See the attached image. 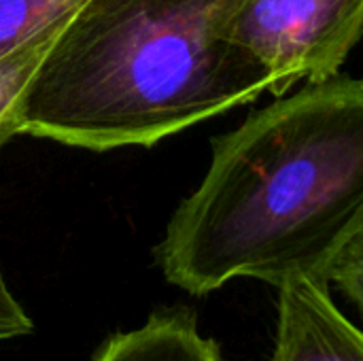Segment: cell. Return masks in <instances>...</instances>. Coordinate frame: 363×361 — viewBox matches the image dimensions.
Returning <instances> with one entry per match:
<instances>
[{"mask_svg":"<svg viewBox=\"0 0 363 361\" xmlns=\"http://www.w3.org/2000/svg\"><path fill=\"white\" fill-rule=\"evenodd\" d=\"M363 226V79H328L253 113L213 143L200 187L174 211L157 264L191 296L232 279L328 283Z\"/></svg>","mask_w":363,"mask_h":361,"instance_id":"6da1fadb","label":"cell"},{"mask_svg":"<svg viewBox=\"0 0 363 361\" xmlns=\"http://www.w3.org/2000/svg\"><path fill=\"white\" fill-rule=\"evenodd\" d=\"M228 0H83L34 74L23 132L91 151L151 147L274 94L223 36Z\"/></svg>","mask_w":363,"mask_h":361,"instance_id":"7a4b0ae2","label":"cell"},{"mask_svg":"<svg viewBox=\"0 0 363 361\" xmlns=\"http://www.w3.org/2000/svg\"><path fill=\"white\" fill-rule=\"evenodd\" d=\"M223 36L266 66L283 94L338 72L363 36V0H228Z\"/></svg>","mask_w":363,"mask_h":361,"instance_id":"3957f363","label":"cell"},{"mask_svg":"<svg viewBox=\"0 0 363 361\" xmlns=\"http://www.w3.org/2000/svg\"><path fill=\"white\" fill-rule=\"evenodd\" d=\"M272 361H363V330L332 302L330 283L294 277L279 285Z\"/></svg>","mask_w":363,"mask_h":361,"instance_id":"277c9868","label":"cell"},{"mask_svg":"<svg viewBox=\"0 0 363 361\" xmlns=\"http://www.w3.org/2000/svg\"><path fill=\"white\" fill-rule=\"evenodd\" d=\"M91 361H221L219 347L198 330L187 309L153 313L138 330L111 336Z\"/></svg>","mask_w":363,"mask_h":361,"instance_id":"5b68a950","label":"cell"},{"mask_svg":"<svg viewBox=\"0 0 363 361\" xmlns=\"http://www.w3.org/2000/svg\"><path fill=\"white\" fill-rule=\"evenodd\" d=\"M70 13L38 28L0 57V147L23 132V104L30 83Z\"/></svg>","mask_w":363,"mask_h":361,"instance_id":"8992f818","label":"cell"},{"mask_svg":"<svg viewBox=\"0 0 363 361\" xmlns=\"http://www.w3.org/2000/svg\"><path fill=\"white\" fill-rule=\"evenodd\" d=\"M83 0H0V57Z\"/></svg>","mask_w":363,"mask_h":361,"instance_id":"52a82bcc","label":"cell"},{"mask_svg":"<svg viewBox=\"0 0 363 361\" xmlns=\"http://www.w3.org/2000/svg\"><path fill=\"white\" fill-rule=\"evenodd\" d=\"M328 283L338 285V289L363 315V226L340 247V251L330 262Z\"/></svg>","mask_w":363,"mask_h":361,"instance_id":"ba28073f","label":"cell"}]
</instances>
